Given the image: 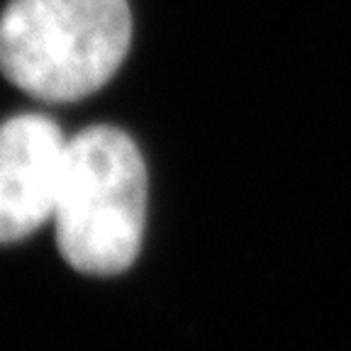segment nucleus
<instances>
[{
  "label": "nucleus",
  "mask_w": 351,
  "mask_h": 351,
  "mask_svg": "<svg viewBox=\"0 0 351 351\" xmlns=\"http://www.w3.org/2000/svg\"><path fill=\"white\" fill-rule=\"evenodd\" d=\"M51 219L71 269L88 276L130 269L147 222V166L125 132L95 125L69 139Z\"/></svg>",
  "instance_id": "nucleus-1"
},
{
  "label": "nucleus",
  "mask_w": 351,
  "mask_h": 351,
  "mask_svg": "<svg viewBox=\"0 0 351 351\" xmlns=\"http://www.w3.org/2000/svg\"><path fill=\"white\" fill-rule=\"evenodd\" d=\"M130 42L127 0H12L0 15V71L39 100H78L112 78Z\"/></svg>",
  "instance_id": "nucleus-2"
},
{
  "label": "nucleus",
  "mask_w": 351,
  "mask_h": 351,
  "mask_svg": "<svg viewBox=\"0 0 351 351\" xmlns=\"http://www.w3.org/2000/svg\"><path fill=\"white\" fill-rule=\"evenodd\" d=\"M66 144L44 115L0 125V244L25 239L54 217Z\"/></svg>",
  "instance_id": "nucleus-3"
}]
</instances>
